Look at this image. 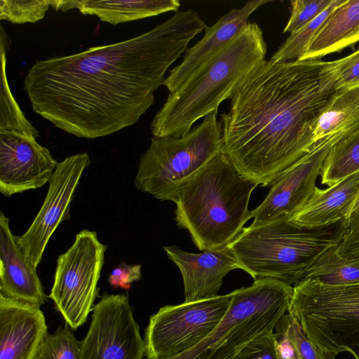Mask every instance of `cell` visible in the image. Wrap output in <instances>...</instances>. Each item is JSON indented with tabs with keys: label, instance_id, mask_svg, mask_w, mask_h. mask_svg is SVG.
Returning <instances> with one entry per match:
<instances>
[{
	"label": "cell",
	"instance_id": "obj_1",
	"mask_svg": "<svg viewBox=\"0 0 359 359\" xmlns=\"http://www.w3.org/2000/svg\"><path fill=\"white\" fill-rule=\"evenodd\" d=\"M193 10L133 38L36 61L24 79L32 111L77 137L135 124L154 104L168 69L206 27Z\"/></svg>",
	"mask_w": 359,
	"mask_h": 359
},
{
	"label": "cell",
	"instance_id": "obj_2",
	"mask_svg": "<svg viewBox=\"0 0 359 359\" xmlns=\"http://www.w3.org/2000/svg\"><path fill=\"white\" fill-rule=\"evenodd\" d=\"M338 90L332 61L265 60L221 115L223 153L243 177L271 186L315 144L318 121Z\"/></svg>",
	"mask_w": 359,
	"mask_h": 359
},
{
	"label": "cell",
	"instance_id": "obj_3",
	"mask_svg": "<svg viewBox=\"0 0 359 359\" xmlns=\"http://www.w3.org/2000/svg\"><path fill=\"white\" fill-rule=\"evenodd\" d=\"M267 52L263 32L248 23L224 48L198 68L168 96L151 124L157 137L187 135L201 118L217 112L236 88L261 62Z\"/></svg>",
	"mask_w": 359,
	"mask_h": 359
},
{
	"label": "cell",
	"instance_id": "obj_4",
	"mask_svg": "<svg viewBox=\"0 0 359 359\" xmlns=\"http://www.w3.org/2000/svg\"><path fill=\"white\" fill-rule=\"evenodd\" d=\"M257 186L222 151L182 187L175 220L201 251L227 246L251 218L248 203Z\"/></svg>",
	"mask_w": 359,
	"mask_h": 359
},
{
	"label": "cell",
	"instance_id": "obj_5",
	"mask_svg": "<svg viewBox=\"0 0 359 359\" xmlns=\"http://www.w3.org/2000/svg\"><path fill=\"white\" fill-rule=\"evenodd\" d=\"M346 229L347 219L312 229L290 220L250 224L228 246L239 269L255 280L271 278L293 287L320 255L339 244Z\"/></svg>",
	"mask_w": 359,
	"mask_h": 359
},
{
	"label": "cell",
	"instance_id": "obj_6",
	"mask_svg": "<svg viewBox=\"0 0 359 359\" xmlns=\"http://www.w3.org/2000/svg\"><path fill=\"white\" fill-rule=\"evenodd\" d=\"M293 287L271 278L231 292L229 309L201 342L170 359H234L253 339L273 331L287 312Z\"/></svg>",
	"mask_w": 359,
	"mask_h": 359
},
{
	"label": "cell",
	"instance_id": "obj_7",
	"mask_svg": "<svg viewBox=\"0 0 359 359\" xmlns=\"http://www.w3.org/2000/svg\"><path fill=\"white\" fill-rule=\"evenodd\" d=\"M287 312L325 359L345 351L359 359V283L330 285L302 280L293 286Z\"/></svg>",
	"mask_w": 359,
	"mask_h": 359
},
{
	"label": "cell",
	"instance_id": "obj_8",
	"mask_svg": "<svg viewBox=\"0 0 359 359\" xmlns=\"http://www.w3.org/2000/svg\"><path fill=\"white\" fill-rule=\"evenodd\" d=\"M217 113L206 116L184 136L154 137L140 156L136 189L174 202L182 187L222 151V126Z\"/></svg>",
	"mask_w": 359,
	"mask_h": 359
},
{
	"label": "cell",
	"instance_id": "obj_9",
	"mask_svg": "<svg viewBox=\"0 0 359 359\" xmlns=\"http://www.w3.org/2000/svg\"><path fill=\"white\" fill-rule=\"evenodd\" d=\"M107 248L95 231L84 229L57 259L48 297L73 330L84 324L93 311Z\"/></svg>",
	"mask_w": 359,
	"mask_h": 359
},
{
	"label": "cell",
	"instance_id": "obj_10",
	"mask_svg": "<svg viewBox=\"0 0 359 359\" xmlns=\"http://www.w3.org/2000/svg\"><path fill=\"white\" fill-rule=\"evenodd\" d=\"M231 301L229 293L160 308L145 330V356L170 359L194 347L220 323Z\"/></svg>",
	"mask_w": 359,
	"mask_h": 359
},
{
	"label": "cell",
	"instance_id": "obj_11",
	"mask_svg": "<svg viewBox=\"0 0 359 359\" xmlns=\"http://www.w3.org/2000/svg\"><path fill=\"white\" fill-rule=\"evenodd\" d=\"M79 359H142L144 340L127 294L104 293L93 307Z\"/></svg>",
	"mask_w": 359,
	"mask_h": 359
},
{
	"label": "cell",
	"instance_id": "obj_12",
	"mask_svg": "<svg viewBox=\"0 0 359 359\" xmlns=\"http://www.w3.org/2000/svg\"><path fill=\"white\" fill-rule=\"evenodd\" d=\"M351 130L325 137L285 170L273 183L262 203L251 211V224L289 220L297 213L314 193L317 178L331 149Z\"/></svg>",
	"mask_w": 359,
	"mask_h": 359
},
{
	"label": "cell",
	"instance_id": "obj_13",
	"mask_svg": "<svg viewBox=\"0 0 359 359\" xmlns=\"http://www.w3.org/2000/svg\"><path fill=\"white\" fill-rule=\"evenodd\" d=\"M90 164L87 153H79L59 162L49 180L43 203L29 229L17 236L18 244L35 268L58 225L69 219V208L85 169Z\"/></svg>",
	"mask_w": 359,
	"mask_h": 359
},
{
	"label": "cell",
	"instance_id": "obj_14",
	"mask_svg": "<svg viewBox=\"0 0 359 359\" xmlns=\"http://www.w3.org/2000/svg\"><path fill=\"white\" fill-rule=\"evenodd\" d=\"M57 163L36 139L0 131V191L4 196L41 187L49 182Z\"/></svg>",
	"mask_w": 359,
	"mask_h": 359
},
{
	"label": "cell",
	"instance_id": "obj_15",
	"mask_svg": "<svg viewBox=\"0 0 359 359\" xmlns=\"http://www.w3.org/2000/svg\"><path fill=\"white\" fill-rule=\"evenodd\" d=\"M48 334L40 307L0 294V359H36Z\"/></svg>",
	"mask_w": 359,
	"mask_h": 359
},
{
	"label": "cell",
	"instance_id": "obj_16",
	"mask_svg": "<svg viewBox=\"0 0 359 359\" xmlns=\"http://www.w3.org/2000/svg\"><path fill=\"white\" fill-rule=\"evenodd\" d=\"M168 257L182 276L184 302H193L217 295L224 278L239 269L229 246L191 253L172 245L163 248Z\"/></svg>",
	"mask_w": 359,
	"mask_h": 359
},
{
	"label": "cell",
	"instance_id": "obj_17",
	"mask_svg": "<svg viewBox=\"0 0 359 359\" xmlns=\"http://www.w3.org/2000/svg\"><path fill=\"white\" fill-rule=\"evenodd\" d=\"M270 0H252L239 9L233 8L213 25L206 26L204 36L187 48L178 65L170 70L163 85L171 93L180 86L198 68L230 43L248 24L250 15Z\"/></svg>",
	"mask_w": 359,
	"mask_h": 359
},
{
	"label": "cell",
	"instance_id": "obj_18",
	"mask_svg": "<svg viewBox=\"0 0 359 359\" xmlns=\"http://www.w3.org/2000/svg\"><path fill=\"white\" fill-rule=\"evenodd\" d=\"M35 268L18 244L9 219L0 214V294L40 307L48 299Z\"/></svg>",
	"mask_w": 359,
	"mask_h": 359
},
{
	"label": "cell",
	"instance_id": "obj_19",
	"mask_svg": "<svg viewBox=\"0 0 359 359\" xmlns=\"http://www.w3.org/2000/svg\"><path fill=\"white\" fill-rule=\"evenodd\" d=\"M359 191V172L323 189L316 187L304 206L289 220L307 228L331 225L348 219Z\"/></svg>",
	"mask_w": 359,
	"mask_h": 359
},
{
	"label": "cell",
	"instance_id": "obj_20",
	"mask_svg": "<svg viewBox=\"0 0 359 359\" xmlns=\"http://www.w3.org/2000/svg\"><path fill=\"white\" fill-rule=\"evenodd\" d=\"M178 0H53L51 7L63 12L77 9L83 15H92L101 21L116 25L153 17L169 11H177Z\"/></svg>",
	"mask_w": 359,
	"mask_h": 359
},
{
	"label": "cell",
	"instance_id": "obj_21",
	"mask_svg": "<svg viewBox=\"0 0 359 359\" xmlns=\"http://www.w3.org/2000/svg\"><path fill=\"white\" fill-rule=\"evenodd\" d=\"M358 41L359 0H344L329 15L298 60L320 59Z\"/></svg>",
	"mask_w": 359,
	"mask_h": 359
},
{
	"label": "cell",
	"instance_id": "obj_22",
	"mask_svg": "<svg viewBox=\"0 0 359 359\" xmlns=\"http://www.w3.org/2000/svg\"><path fill=\"white\" fill-rule=\"evenodd\" d=\"M358 126L359 86L339 90L318 121L314 142Z\"/></svg>",
	"mask_w": 359,
	"mask_h": 359
},
{
	"label": "cell",
	"instance_id": "obj_23",
	"mask_svg": "<svg viewBox=\"0 0 359 359\" xmlns=\"http://www.w3.org/2000/svg\"><path fill=\"white\" fill-rule=\"evenodd\" d=\"M10 39L1 26L0 131L14 132L36 139L39 131L25 117L9 87L6 75V55Z\"/></svg>",
	"mask_w": 359,
	"mask_h": 359
},
{
	"label": "cell",
	"instance_id": "obj_24",
	"mask_svg": "<svg viewBox=\"0 0 359 359\" xmlns=\"http://www.w3.org/2000/svg\"><path fill=\"white\" fill-rule=\"evenodd\" d=\"M337 245L329 248L309 266L304 279H316L330 285L359 283V259H347L337 253Z\"/></svg>",
	"mask_w": 359,
	"mask_h": 359
},
{
	"label": "cell",
	"instance_id": "obj_25",
	"mask_svg": "<svg viewBox=\"0 0 359 359\" xmlns=\"http://www.w3.org/2000/svg\"><path fill=\"white\" fill-rule=\"evenodd\" d=\"M359 172V126L347 133L331 149L321 172L323 184L331 186Z\"/></svg>",
	"mask_w": 359,
	"mask_h": 359
},
{
	"label": "cell",
	"instance_id": "obj_26",
	"mask_svg": "<svg viewBox=\"0 0 359 359\" xmlns=\"http://www.w3.org/2000/svg\"><path fill=\"white\" fill-rule=\"evenodd\" d=\"M343 1L334 0L332 4L316 19L291 33L269 60L273 62H286L298 60L304 53L329 15Z\"/></svg>",
	"mask_w": 359,
	"mask_h": 359
},
{
	"label": "cell",
	"instance_id": "obj_27",
	"mask_svg": "<svg viewBox=\"0 0 359 359\" xmlns=\"http://www.w3.org/2000/svg\"><path fill=\"white\" fill-rule=\"evenodd\" d=\"M80 341L65 323L45 337L36 359H79Z\"/></svg>",
	"mask_w": 359,
	"mask_h": 359
},
{
	"label": "cell",
	"instance_id": "obj_28",
	"mask_svg": "<svg viewBox=\"0 0 359 359\" xmlns=\"http://www.w3.org/2000/svg\"><path fill=\"white\" fill-rule=\"evenodd\" d=\"M50 0H0V19L13 24L34 23L45 17Z\"/></svg>",
	"mask_w": 359,
	"mask_h": 359
},
{
	"label": "cell",
	"instance_id": "obj_29",
	"mask_svg": "<svg viewBox=\"0 0 359 359\" xmlns=\"http://www.w3.org/2000/svg\"><path fill=\"white\" fill-rule=\"evenodd\" d=\"M275 330L276 332L286 334L294 348L297 359H325L320 350L305 335L300 323L291 313L287 312L283 315Z\"/></svg>",
	"mask_w": 359,
	"mask_h": 359
},
{
	"label": "cell",
	"instance_id": "obj_30",
	"mask_svg": "<svg viewBox=\"0 0 359 359\" xmlns=\"http://www.w3.org/2000/svg\"><path fill=\"white\" fill-rule=\"evenodd\" d=\"M334 0H293L291 14L283 32L293 33L316 19Z\"/></svg>",
	"mask_w": 359,
	"mask_h": 359
},
{
	"label": "cell",
	"instance_id": "obj_31",
	"mask_svg": "<svg viewBox=\"0 0 359 359\" xmlns=\"http://www.w3.org/2000/svg\"><path fill=\"white\" fill-rule=\"evenodd\" d=\"M332 70L338 90L359 86V49L332 61Z\"/></svg>",
	"mask_w": 359,
	"mask_h": 359
},
{
	"label": "cell",
	"instance_id": "obj_32",
	"mask_svg": "<svg viewBox=\"0 0 359 359\" xmlns=\"http://www.w3.org/2000/svg\"><path fill=\"white\" fill-rule=\"evenodd\" d=\"M276 340L273 331L264 332L250 341L234 359H278Z\"/></svg>",
	"mask_w": 359,
	"mask_h": 359
},
{
	"label": "cell",
	"instance_id": "obj_33",
	"mask_svg": "<svg viewBox=\"0 0 359 359\" xmlns=\"http://www.w3.org/2000/svg\"><path fill=\"white\" fill-rule=\"evenodd\" d=\"M337 253L347 259H359V212L348 217L346 231L337 245Z\"/></svg>",
	"mask_w": 359,
	"mask_h": 359
},
{
	"label": "cell",
	"instance_id": "obj_34",
	"mask_svg": "<svg viewBox=\"0 0 359 359\" xmlns=\"http://www.w3.org/2000/svg\"><path fill=\"white\" fill-rule=\"evenodd\" d=\"M141 265H128L122 262L115 267L109 276V283L113 287H121L128 290L133 282L141 278Z\"/></svg>",
	"mask_w": 359,
	"mask_h": 359
},
{
	"label": "cell",
	"instance_id": "obj_35",
	"mask_svg": "<svg viewBox=\"0 0 359 359\" xmlns=\"http://www.w3.org/2000/svg\"><path fill=\"white\" fill-rule=\"evenodd\" d=\"M275 333L277 337L276 351L278 359H297L294 348L286 334Z\"/></svg>",
	"mask_w": 359,
	"mask_h": 359
},
{
	"label": "cell",
	"instance_id": "obj_36",
	"mask_svg": "<svg viewBox=\"0 0 359 359\" xmlns=\"http://www.w3.org/2000/svg\"><path fill=\"white\" fill-rule=\"evenodd\" d=\"M359 212V191L352 205L350 215L353 212Z\"/></svg>",
	"mask_w": 359,
	"mask_h": 359
}]
</instances>
